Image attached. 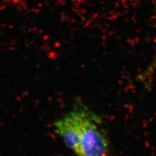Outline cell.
Wrapping results in <instances>:
<instances>
[{"label": "cell", "instance_id": "obj_3", "mask_svg": "<svg viewBox=\"0 0 156 156\" xmlns=\"http://www.w3.org/2000/svg\"><path fill=\"white\" fill-rule=\"evenodd\" d=\"M155 68H156V57L155 58L154 61L152 62V65H151L150 67L148 68V70L147 71V73H146V74H150V73H151V72H152V70H155Z\"/></svg>", "mask_w": 156, "mask_h": 156}, {"label": "cell", "instance_id": "obj_1", "mask_svg": "<svg viewBox=\"0 0 156 156\" xmlns=\"http://www.w3.org/2000/svg\"><path fill=\"white\" fill-rule=\"evenodd\" d=\"M76 107L80 120L77 156H109V139L100 117L83 105Z\"/></svg>", "mask_w": 156, "mask_h": 156}, {"label": "cell", "instance_id": "obj_2", "mask_svg": "<svg viewBox=\"0 0 156 156\" xmlns=\"http://www.w3.org/2000/svg\"><path fill=\"white\" fill-rule=\"evenodd\" d=\"M55 131L77 156L80 152V120L76 106L54 123Z\"/></svg>", "mask_w": 156, "mask_h": 156}]
</instances>
